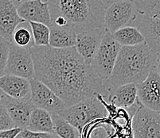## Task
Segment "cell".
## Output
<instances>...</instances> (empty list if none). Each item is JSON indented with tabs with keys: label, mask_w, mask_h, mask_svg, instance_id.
<instances>
[{
	"label": "cell",
	"mask_w": 160,
	"mask_h": 138,
	"mask_svg": "<svg viewBox=\"0 0 160 138\" xmlns=\"http://www.w3.org/2000/svg\"><path fill=\"white\" fill-rule=\"evenodd\" d=\"M34 78L49 87L68 106L97 96L107 102L108 92L104 81L84 60L75 47L30 48Z\"/></svg>",
	"instance_id": "cell-1"
},
{
	"label": "cell",
	"mask_w": 160,
	"mask_h": 138,
	"mask_svg": "<svg viewBox=\"0 0 160 138\" xmlns=\"http://www.w3.org/2000/svg\"><path fill=\"white\" fill-rule=\"evenodd\" d=\"M158 54L142 42L133 46H121L111 75L104 81L108 92L127 83H139L144 80L155 68Z\"/></svg>",
	"instance_id": "cell-2"
},
{
	"label": "cell",
	"mask_w": 160,
	"mask_h": 138,
	"mask_svg": "<svg viewBox=\"0 0 160 138\" xmlns=\"http://www.w3.org/2000/svg\"><path fill=\"white\" fill-rule=\"evenodd\" d=\"M50 17H62L76 34L104 27L105 6L102 0H46Z\"/></svg>",
	"instance_id": "cell-3"
},
{
	"label": "cell",
	"mask_w": 160,
	"mask_h": 138,
	"mask_svg": "<svg viewBox=\"0 0 160 138\" xmlns=\"http://www.w3.org/2000/svg\"><path fill=\"white\" fill-rule=\"evenodd\" d=\"M108 114V111L102 100V95L100 94L69 106L58 113L59 115L77 128L81 133L88 123L96 119L107 117Z\"/></svg>",
	"instance_id": "cell-4"
},
{
	"label": "cell",
	"mask_w": 160,
	"mask_h": 138,
	"mask_svg": "<svg viewBox=\"0 0 160 138\" xmlns=\"http://www.w3.org/2000/svg\"><path fill=\"white\" fill-rule=\"evenodd\" d=\"M139 15L133 0L112 2L105 7L104 27L112 34L120 28L136 24Z\"/></svg>",
	"instance_id": "cell-5"
},
{
	"label": "cell",
	"mask_w": 160,
	"mask_h": 138,
	"mask_svg": "<svg viewBox=\"0 0 160 138\" xmlns=\"http://www.w3.org/2000/svg\"><path fill=\"white\" fill-rule=\"evenodd\" d=\"M121 45L113 38L112 33L106 30L90 64L96 74L104 82L111 75Z\"/></svg>",
	"instance_id": "cell-6"
},
{
	"label": "cell",
	"mask_w": 160,
	"mask_h": 138,
	"mask_svg": "<svg viewBox=\"0 0 160 138\" xmlns=\"http://www.w3.org/2000/svg\"><path fill=\"white\" fill-rule=\"evenodd\" d=\"M132 138H160V113L139 107L131 121Z\"/></svg>",
	"instance_id": "cell-7"
},
{
	"label": "cell",
	"mask_w": 160,
	"mask_h": 138,
	"mask_svg": "<svg viewBox=\"0 0 160 138\" xmlns=\"http://www.w3.org/2000/svg\"><path fill=\"white\" fill-rule=\"evenodd\" d=\"M30 49L20 47L11 42L6 74L22 77L29 80L34 78V66Z\"/></svg>",
	"instance_id": "cell-8"
},
{
	"label": "cell",
	"mask_w": 160,
	"mask_h": 138,
	"mask_svg": "<svg viewBox=\"0 0 160 138\" xmlns=\"http://www.w3.org/2000/svg\"><path fill=\"white\" fill-rule=\"evenodd\" d=\"M30 99L35 107L58 114L69 107L49 87L38 79L33 78L30 79Z\"/></svg>",
	"instance_id": "cell-9"
},
{
	"label": "cell",
	"mask_w": 160,
	"mask_h": 138,
	"mask_svg": "<svg viewBox=\"0 0 160 138\" xmlns=\"http://www.w3.org/2000/svg\"><path fill=\"white\" fill-rule=\"evenodd\" d=\"M136 88L141 105L160 113V75L155 68L144 80L136 84Z\"/></svg>",
	"instance_id": "cell-10"
},
{
	"label": "cell",
	"mask_w": 160,
	"mask_h": 138,
	"mask_svg": "<svg viewBox=\"0 0 160 138\" xmlns=\"http://www.w3.org/2000/svg\"><path fill=\"white\" fill-rule=\"evenodd\" d=\"M0 102L7 109L16 127L26 129L32 110L34 108L30 98H14L0 91Z\"/></svg>",
	"instance_id": "cell-11"
},
{
	"label": "cell",
	"mask_w": 160,
	"mask_h": 138,
	"mask_svg": "<svg viewBox=\"0 0 160 138\" xmlns=\"http://www.w3.org/2000/svg\"><path fill=\"white\" fill-rule=\"evenodd\" d=\"M105 32L106 29L101 27L81 31L76 34V49L88 64H91Z\"/></svg>",
	"instance_id": "cell-12"
},
{
	"label": "cell",
	"mask_w": 160,
	"mask_h": 138,
	"mask_svg": "<svg viewBox=\"0 0 160 138\" xmlns=\"http://www.w3.org/2000/svg\"><path fill=\"white\" fill-rule=\"evenodd\" d=\"M15 2L18 15L23 20L50 26L51 17L46 0H20Z\"/></svg>",
	"instance_id": "cell-13"
},
{
	"label": "cell",
	"mask_w": 160,
	"mask_h": 138,
	"mask_svg": "<svg viewBox=\"0 0 160 138\" xmlns=\"http://www.w3.org/2000/svg\"><path fill=\"white\" fill-rule=\"evenodd\" d=\"M25 21L18 15L15 0H0V37L12 42L14 30Z\"/></svg>",
	"instance_id": "cell-14"
},
{
	"label": "cell",
	"mask_w": 160,
	"mask_h": 138,
	"mask_svg": "<svg viewBox=\"0 0 160 138\" xmlns=\"http://www.w3.org/2000/svg\"><path fill=\"white\" fill-rule=\"evenodd\" d=\"M136 27L144 37L145 42L154 53H160V18H151L139 14Z\"/></svg>",
	"instance_id": "cell-15"
},
{
	"label": "cell",
	"mask_w": 160,
	"mask_h": 138,
	"mask_svg": "<svg viewBox=\"0 0 160 138\" xmlns=\"http://www.w3.org/2000/svg\"><path fill=\"white\" fill-rule=\"evenodd\" d=\"M0 91L11 98H30V80L17 75L5 74L0 76Z\"/></svg>",
	"instance_id": "cell-16"
},
{
	"label": "cell",
	"mask_w": 160,
	"mask_h": 138,
	"mask_svg": "<svg viewBox=\"0 0 160 138\" xmlns=\"http://www.w3.org/2000/svg\"><path fill=\"white\" fill-rule=\"evenodd\" d=\"M137 101V88L136 83H127L116 87L108 94L106 102L118 108H131Z\"/></svg>",
	"instance_id": "cell-17"
},
{
	"label": "cell",
	"mask_w": 160,
	"mask_h": 138,
	"mask_svg": "<svg viewBox=\"0 0 160 138\" xmlns=\"http://www.w3.org/2000/svg\"><path fill=\"white\" fill-rule=\"evenodd\" d=\"M49 43L50 47L57 49L75 47L76 33L69 26H58L56 25L49 26Z\"/></svg>",
	"instance_id": "cell-18"
},
{
	"label": "cell",
	"mask_w": 160,
	"mask_h": 138,
	"mask_svg": "<svg viewBox=\"0 0 160 138\" xmlns=\"http://www.w3.org/2000/svg\"><path fill=\"white\" fill-rule=\"evenodd\" d=\"M32 132L53 133V124L51 114L47 110L34 107L26 128Z\"/></svg>",
	"instance_id": "cell-19"
},
{
	"label": "cell",
	"mask_w": 160,
	"mask_h": 138,
	"mask_svg": "<svg viewBox=\"0 0 160 138\" xmlns=\"http://www.w3.org/2000/svg\"><path fill=\"white\" fill-rule=\"evenodd\" d=\"M112 35L121 46H133L145 41L144 37L139 29L132 26L120 28Z\"/></svg>",
	"instance_id": "cell-20"
},
{
	"label": "cell",
	"mask_w": 160,
	"mask_h": 138,
	"mask_svg": "<svg viewBox=\"0 0 160 138\" xmlns=\"http://www.w3.org/2000/svg\"><path fill=\"white\" fill-rule=\"evenodd\" d=\"M53 124V133L60 138H81V133L76 127L58 114L50 113Z\"/></svg>",
	"instance_id": "cell-21"
},
{
	"label": "cell",
	"mask_w": 160,
	"mask_h": 138,
	"mask_svg": "<svg viewBox=\"0 0 160 138\" xmlns=\"http://www.w3.org/2000/svg\"><path fill=\"white\" fill-rule=\"evenodd\" d=\"M25 22L21 23L16 27L12 36V42L20 47L31 48L34 45L32 32L29 23L25 26Z\"/></svg>",
	"instance_id": "cell-22"
},
{
	"label": "cell",
	"mask_w": 160,
	"mask_h": 138,
	"mask_svg": "<svg viewBox=\"0 0 160 138\" xmlns=\"http://www.w3.org/2000/svg\"><path fill=\"white\" fill-rule=\"evenodd\" d=\"M32 32L33 43L35 46H49V27L41 22L27 21Z\"/></svg>",
	"instance_id": "cell-23"
},
{
	"label": "cell",
	"mask_w": 160,
	"mask_h": 138,
	"mask_svg": "<svg viewBox=\"0 0 160 138\" xmlns=\"http://www.w3.org/2000/svg\"><path fill=\"white\" fill-rule=\"evenodd\" d=\"M140 15L160 18V0H133Z\"/></svg>",
	"instance_id": "cell-24"
},
{
	"label": "cell",
	"mask_w": 160,
	"mask_h": 138,
	"mask_svg": "<svg viewBox=\"0 0 160 138\" xmlns=\"http://www.w3.org/2000/svg\"><path fill=\"white\" fill-rule=\"evenodd\" d=\"M10 44L11 42L7 41L5 39L0 37V76L6 74Z\"/></svg>",
	"instance_id": "cell-25"
},
{
	"label": "cell",
	"mask_w": 160,
	"mask_h": 138,
	"mask_svg": "<svg viewBox=\"0 0 160 138\" xmlns=\"http://www.w3.org/2000/svg\"><path fill=\"white\" fill-rule=\"evenodd\" d=\"M16 127L15 124L10 117L7 109L0 102V131Z\"/></svg>",
	"instance_id": "cell-26"
},
{
	"label": "cell",
	"mask_w": 160,
	"mask_h": 138,
	"mask_svg": "<svg viewBox=\"0 0 160 138\" xmlns=\"http://www.w3.org/2000/svg\"><path fill=\"white\" fill-rule=\"evenodd\" d=\"M20 136L22 138H60L54 133L44 132H32L27 129H22Z\"/></svg>",
	"instance_id": "cell-27"
},
{
	"label": "cell",
	"mask_w": 160,
	"mask_h": 138,
	"mask_svg": "<svg viewBox=\"0 0 160 138\" xmlns=\"http://www.w3.org/2000/svg\"><path fill=\"white\" fill-rule=\"evenodd\" d=\"M21 128L14 127L0 131V138H16L22 131Z\"/></svg>",
	"instance_id": "cell-28"
},
{
	"label": "cell",
	"mask_w": 160,
	"mask_h": 138,
	"mask_svg": "<svg viewBox=\"0 0 160 138\" xmlns=\"http://www.w3.org/2000/svg\"><path fill=\"white\" fill-rule=\"evenodd\" d=\"M155 69H156L158 75H160V56H158V57H157L156 64H155Z\"/></svg>",
	"instance_id": "cell-29"
},
{
	"label": "cell",
	"mask_w": 160,
	"mask_h": 138,
	"mask_svg": "<svg viewBox=\"0 0 160 138\" xmlns=\"http://www.w3.org/2000/svg\"><path fill=\"white\" fill-rule=\"evenodd\" d=\"M102 1H103V3L104 4V6H105L106 7L108 4L112 3V2H117V1H121V0H102Z\"/></svg>",
	"instance_id": "cell-30"
},
{
	"label": "cell",
	"mask_w": 160,
	"mask_h": 138,
	"mask_svg": "<svg viewBox=\"0 0 160 138\" xmlns=\"http://www.w3.org/2000/svg\"><path fill=\"white\" fill-rule=\"evenodd\" d=\"M16 138H22V136H20V134H19V135H18V136H17V137H16Z\"/></svg>",
	"instance_id": "cell-31"
},
{
	"label": "cell",
	"mask_w": 160,
	"mask_h": 138,
	"mask_svg": "<svg viewBox=\"0 0 160 138\" xmlns=\"http://www.w3.org/2000/svg\"><path fill=\"white\" fill-rule=\"evenodd\" d=\"M158 56H160V53H158Z\"/></svg>",
	"instance_id": "cell-32"
},
{
	"label": "cell",
	"mask_w": 160,
	"mask_h": 138,
	"mask_svg": "<svg viewBox=\"0 0 160 138\" xmlns=\"http://www.w3.org/2000/svg\"><path fill=\"white\" fill-rule=\"evenodd\" d=\"M18 1H20V0H17V1H16V2H18Z\"/></svg>",
	"instance_id": "cell-33"
},
{
	"label": "cell",
	"mask_w": 160,
	"mask_h": 138,
	"mask_svg": "<svg viewBox=\"0 0 160 138\" xmlns=\"http://www.w3.org/2000/svg\"><path fill=\"white\" fill-rule=\"evenodd\" d=\"M15 1H17V0H15Z\"/></svg>",
	"instance_id": "cell-34"
}]
</instances>
